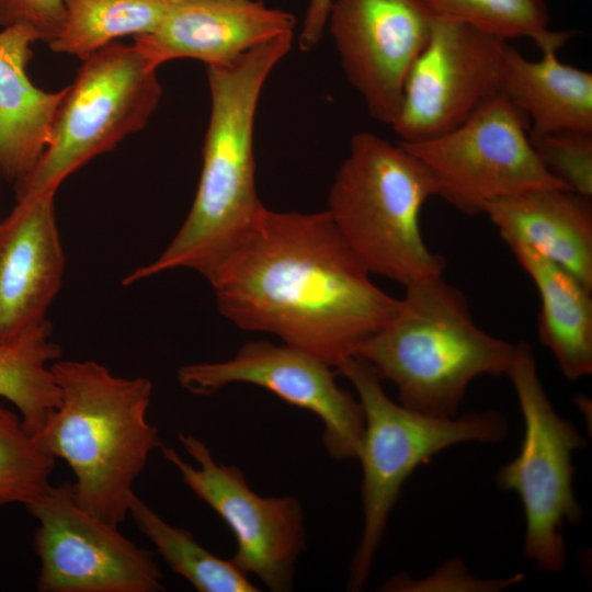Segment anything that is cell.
Returning a JSON list of instances; mask_svg holds the SVG:
<instances>
[{
  "instance_id": "obj_3",
  "label": "cell",
  "mask_w": 592,
  "mask_h": 592,
  "mask_svg": "<svg viewBox=\"0 0 592 592\" xmlns=\"http://www.w3.org/2000/svg\"><path fill=\"white\" fill-rule=\"evenodd\" d=\"M52 371L60 402L35 437L71 468L77 501L118 526L129 515L135 480L162 445L147 418L152 384L115 376L95 361L57 360Z\"/></svg>"
},
{
  "instance_id": "obj_19",
  "label": "cell",
  "mask_w": 592,
  "mask_h": 592,
  "mask_svg": "<svg viewBox=\"0 0 592 592\" xmlns=\"http://www.w3.org/2000/svg\"><path fill=\"white\" fill-rule=\"evenodd\" d=\"M557 52L533 61L508 43L501 93L525 115L531 134L592 132V73L560 61Z\"/></svg>"
},
{
  "instance_id": "obj_26",
  "label": "cell",
  "mask_w": 592,
  "mask_h": 592,
  "mask_svg": "<svg viewBox=\"0 0 592 592\" xmlns=\"http://www.w3.org/2000/svg\"><path fill=\"white\" fill-rule=\"evenodd\" d=\"M531 144L546 169L568 190L592 197V132L531 134Z\"/></svg>"
},
{
  "instance_id": "obj_11",
  "label": "cell",
  "mask_w": 592,
  "mask_h": 592,
  "mask_svg": "<svg viewBox=\"0 0 592 592\" xmlns=\"http://www.w3.org/2000/svg\"><path fill=\"white\" fill-rule=\"evenodd\" d=\"M178 439L197 466L186 463L173 447L161 445L160 449L182 482L231 530L237 544L232 562L271 591H289L306 543L300 502L291 496L261 497L237 466L217 463L205 442L186 433H179Z\"/></svg>"
},
{
  "instance_id": "obj_18",
  "label": "cell",
  "mask_w": 592,
  "mask_h": 592,
  "mask_svg": "<svg viewBox=\"0 0 592 592\" xmlns=\"http://www.w3.org/2000/svg\"><path fill=\"white\" fill-rule=\"evenodd\" d=\"M34 33L22 25L0 31V177L16 183L36 167L47 148L67 87L37 88L29 78Z\"/></svg>"
},
{
  "instance_id": "obj_24",
  "label": "cell",
  "mask_w": 592,
  "mask_h": 592,
  "mask_svg": "<svg viewBox=\"0 0 592 592\" xmlns=\"http://www.w3.org/2000/svg\"><path fill=\"white\" fill-rule=\"evenodd\" d=\"M430 12L503 38L525 37L542 52L558 50L570 33L551 31L544 0H422Z\"/></svg>"
},
{
  "instance_id": "obj_17",
  "label": "cell",
  "mask_w": 592,
  "mask_h": 592,
  "mask_svg": "<svg viewBox=\"0 0 592 592\" xmlns=\"http://www.w3.org/2000/svg\"><path fill=\"white\" fill-rule=\"evenodd\" d=\"M500 237L520 241L592 289L591 198L567 189H538L488 203Z\"/></svg>"
},
{
  "instance_id": "obj_12",
  "label": "cell",
  "mask_w": 592,
  "mask_h": 592,
  "mask_svg": "<svg viewBox=\"0 0 592 592\" xmlns=\"http://www.w3.org/2000/svg\"><path fill=\"white\" fill-rule=\"evenodd\" d=\"M508 41L434 18L430 38L406 78L391 128L401 143L439 137L501 93Z\"/></svg>"
},
{
  "instance_id": "obj_27",
  "label": "cell",
  "mask_w": 592,
  "mask_h": 592,
  "mask_svg": "<svg viewBox=\"0 0 592 592\" xmlns=\"http://www.w3.org/2000/svg\"><path fill=\"white\" fill-rule=\"evenodd\" d=\"M64 0H0V26L22 25L50 43L64 22Z\"/></svg>"
},
{
  "instance_id": "obj_5",
  "label": "cell",
  "mask_w": 592,
  "mask_h": 592,
  "mask_svg": "<svg viewBox=\"0 0 592 592\" xmlns=\"http://www.w3.org/2000/svg\"><path fill=\"white\" fill-rule=\"evenodd\" d=\"M432 196L433 175L402 144L361 132L351 138L327 212L371 274L406 287L443 275L446 265L421 232V210Z\"/></svg>"
},
{
  "instance_id": "obj_10",
  "label": "cell",
  "mask_w": 592,
  "mask_h": 592,
  "mask_svg": "<svg viewBox=\"0 0 592 592\" xmlns=\"http://www.w3.org/2000/svg\"><path fill=\"white\" fill-rule=\"evenodd\" d=\"M38 526L41 592H158L162 573L150 550L135 545L116 525L83 508L72 486L49 485L26 505Z\"/></svg>"
},
{
  "instance_id": "obj_28",
  "label": "cell",
  "mask_w": 592,
  "mask_h": 592,
  "mask_svg": "<svg viewBox=\"0 0 592 592\" xmlns=\"http://www.w3.org/2000/svg\"><path fill=\"white\" fill-rule=\"evenodd\" d=\"M332 0H309L297 42L301 52L312 49L321 39Z\"/></svg>"
},
{
  "instance_id": "obj_9",
  "label": "cell",
  "mask_w": 592,
  "mask_h": 592,
  "mask_svg": "<svg viewBox=\"0 0 592 592\" xmlns=\"http://www.w3.org/2000/svg\"><path fill=\"white\" fill-rule=\"evenodd\" d=\"M528 132L525 115L499 93L454 129L429 140L400 144L429 169L437 196L475 215L499 198L538 189H567L543 164Z\"/></svg>"
},
{
  "instance_id": "obj_7",
  "label": "cell",
  "mask_w": 592,
  "mask_h": 592,
  "mask_svg": "<svg viewBox=\"0 0 592 592\" xmlns=\"http://www.w3.org/2000/svg\"><path fill=\"white\" fill-rule=\"evenodd\" d=\"M161 96L157 70L134 45L116 41L83 59L67 86L46 150L14 183L16 197L56 194L70 174L144 129Z\"/></svg>"
},
{
  "instance_id": "obj_2",
  "label": "cell",
  "mask_w": 592,
  "mask_h": 592,
  "mask_svg": "<svg viewBox=\"0 0 592 592\" xmlns=\"http://www.w3.org/2000/svg\"><path fill=\"white\" fill-rule=\"evenodd\" d=\"M293 42L285 34L228 66L206 67L210 114L193 204L163 252L130 272L125 285L178 267L205 276L264 208L255 189V114L265 81Z\"/></svg>"
},
{
  "instance_id": "obj_25",
  "label": "cell",
  "mask_w": 592,
  "mask_h": 592,
  "mask_svg": "<svg viewBox=\"0 0 592 592\" xmlns=\"http://www.w3.org/2000/svg\"><path fill=\"white\" fill-rule=\"evenodd\" d=\"M0 398V506L24 504L50 485L55 458L31 433L18 411L4 407Z\"/></svg>"
},
{
  "instance_id": "obj_23",
  "label": "cell",
  "mask_w": 592,
  "mask_h": 592,
  "mask_svg": "<svg viewBox=\"0 0 592 592\" xmlns=\"http://www.w3.org/2000/svg\"><path fill=\"white\" fill-rule=\"evenodd\" d=\"M129 516L156 546L172 571L200 592H257L259 589L232 560H226L196 542L186 530L166 522L136 493L129 500Z\"/></svg>"
},
{
  "instance_id": "obj_20",
  "label": "cell",
  "mask_w": 592,
  "mask_h": 592,
  "mask_svg": "<svg viewBox=\"0 0 592 592\" xmlns=\"http://www.w3.org/2000/svg\"><path fill=\"white\" fill-rule=\"evenodd\" d=\"M531 277L540 298L539 341L568 380L592 373L591 291L571 273L516 241H504Z\"/></svg>"
},
{
  "instance_id": "obj_4",
  "label": "cell",
  "mask_w": 592,
  "mask_h": 592,
  "mask_svg": "<svg viewBox=\"0 0 592 592\" xmlns=\"http://www.w3.org/2000/svg\"><path fill=\"white\" fill-rule=\"evenodd\" d=\"M405 288L394 316L354 356L396 385L403 407L454 418L474 379L506 375L515 345L480 329L466 296L442 275Z\"/></svg>"
},
{
  "instance_id": "obj_15",
  "label": "cell",
  "mask_w": 592,
  "mask_h": 592,
  "mask_svg": "<svg viewBox=\"0 0 592 592\" xmlns=\"http://www.w3.org/2000/svg\"><path fill=\"white\" fill-rule=\"evenodd\" d=\"M296 19L260 0H179L157 29L134 37L133 45L151 69L182 58L206 67L228 66L251 49L295 34Z\"/></svg>"
},
{
  "instance_id": "obj_22",
  "label": "cell",
  "mask_w": 592,
  "mask_h": 592,
  "mask_svg": "<svg viewBox=\"0 0 592 592\" xmlns=\"http://www.w3.org/2000/svg\"><path fill=\"white\" fill-rule=\"evenodd\" d=\"M170 0H64V22L50 49L86 59L124 36L157 29Z\"/></svg>"
},
{
  "instance_id": "obj_1",
  "label": "cell",
  "mask_w": 592,
  "mask_h": 592,
  "mask_svg": "<svg viewBox=\"0 0 592 592\" xmlns=\"http://www.w3.org/2000/svg\"><path fill=\"white\" fill-rule=\"evenodd\" d=\"M327 210L264 207L205 275L223 316L267 332L332 367L396 312Z\"/></svg>"
},
{
  "instance_id": "obj_6",
  "label": "cell",
  "mask_w": 592,
  "mask_h": 592,
  "mask_svg": "<svg viewBox=\"0 0 592 592\" xmlns=\"http://www.w3.org/2000/svg\"><path fill=\"white\" fill-rule=\"evenodd\" d=\"M335 372L353 385L364 412L358 455L364 527L349 576V590L358 591L368 578L401 488L415 468L458 443L499 442L506 436L509 425L502 413L493 410L437 418L396 403L373 367L357 356L344 360Z\"/></svg>"
},
{
  "instance_id": "obj_14",
  "label": "cell",
  "mask_w": 592,
  "mask_h": 592,
  "mask_svg": "<svg viewBox=\"0 0 592 592\" xmlns=\"http://www.w3.org/2000/svg\"><path fill=\"white\" fill-rule=\"evenodd\" d=\"M434 18L422 0H332L326 27L348 81L374 119L395 122Z\"/></svg>"
},
{
  "instance_id": "obj_21",
  "label": "cell",
  "mask_w": 592,
  "mask_h": 592,
  "mask_svg": "<svg viewBox=\"0 0 592 592\" xmlns=\"http://www.w3.org/2000/svg\"><path fill=\"white\" fill-rule=\"evenodd\" d=\"M50 335L48 321L13 341L0 343V398L15 407L34 435L60 402L52 364L59 360L61 349Z\"/></svg>"
},
{
  "instance_id": "obj_29",
  "label": "cell",
  "mask_w": 592,
  "mask_h": 592,
  "mask_svg": "<svg viewBox=\"0 0 592 592\" xmlns=\"http://www.w3.org/2000/svg\"><path fill=\"white\" fill-rule=\"evenodd\" d=\"M170 1H179V0H170Z\"/></svg>"
},
{
  "instance_id": "obj_16",
  "label": "cell",
  "mask_w": 592,
  "mask_h": 592,
  "mask_svg": "<svg viewBox=\"0 0 592 592\" xmlns=\"http://www.w3.org/2000/svg\"><path fill=\"white\" fill-rule=\"evenodd\" d=\"M64 271L55 194L16 197L0 221V343L48 322Z\"/></svg>"
},
{
  "instance_id": "obj_8",
  "label": "cell",
  "mask_w": 592,
  "mask_h": 592,
  "mask_svg": "<svg viewBox=\"0 0 592 592\" xmlns=\"http://www.w3.org/2000/svg\"><path fill=\"white\" fill-rule=\"evenodd\" d=\"M510 377L524 421L517 456L496 475L502 491H514L525 514L524 555L547 572H560L566 562L563 526L578 523L582 508L572 482L573 452L587 445L584 437L553 407L539 379L530 343L514 346Z\"/></svg>"
},
{
  "instance_id": "obj_13",
  "label": "cell",
  "mask_w": 592,
  "mask_h": 592,
  "mask_svg": "<svg viewBox=\"0 0 592 592\" xmlns=\"http://www.w3.org/2000/svg\"><path fill=\"white\" fill-rule=\"evenodd\" d=\"M335 373L328 363L297 348L255 341L241 346L229 360L181 366L178 380L187 391L202 396L234 383L265 388L320 419L330 457L358 458L363 408L358 399L338 386Z\"/></svg>"
}]
</instances>
